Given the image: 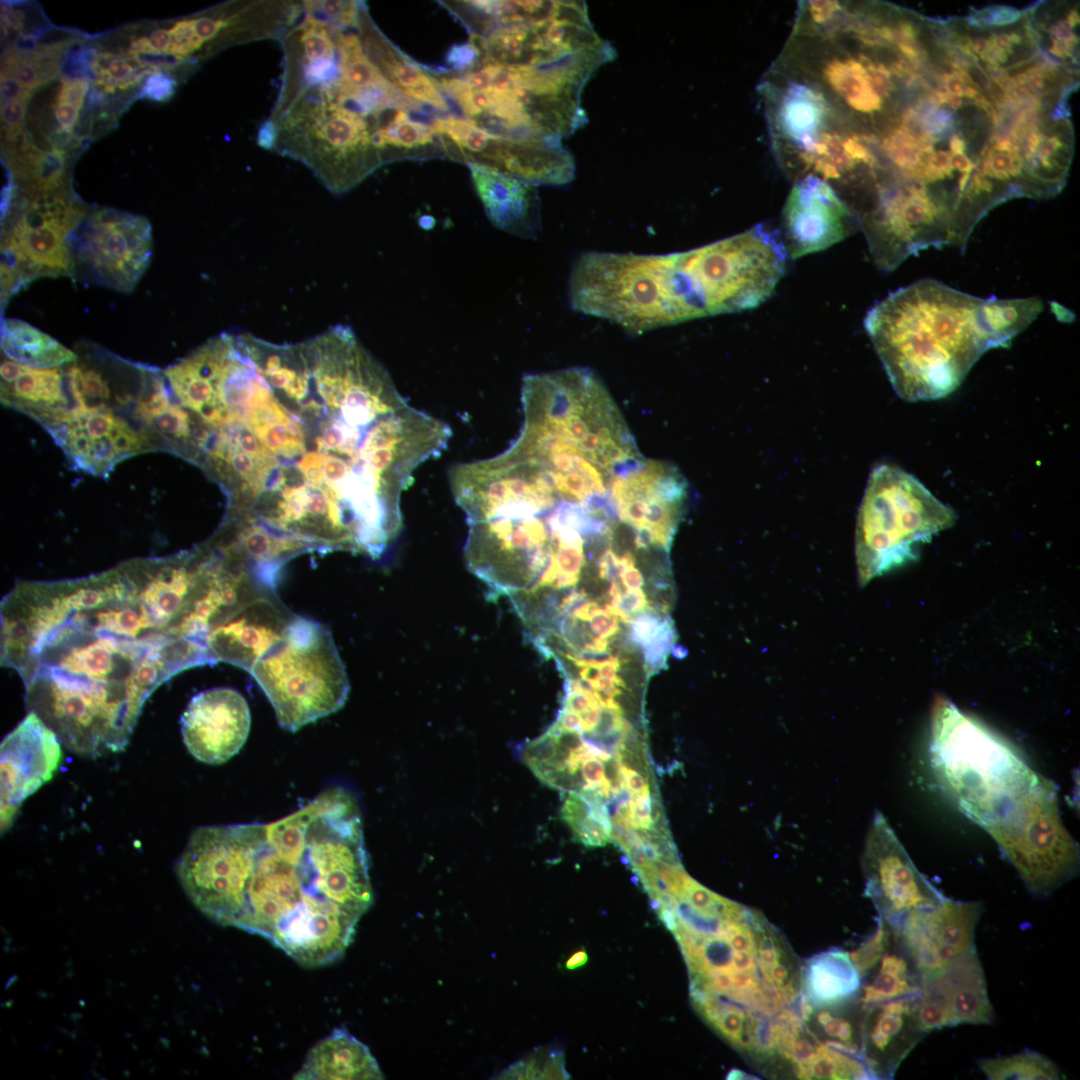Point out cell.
Masks as SVG:
<instances>
[{
	"label": "cell",
	"mask_w": 1080,
	"mask_h": 1080,
	"mask_svg": "<svg viewBox=\"0 0 1080 1080\" xmlns=\"http://www.w3.org/2000/svg\"><path fill=\"white\" fill-rule=\"evenodd\" d=\"M270 389L293 443L267 462L258 497L297 536L387 549L402 528L401 496L446 450L448 424L410 405L346 326L307 341L294 373Z\"/></svg>",
	"instance_id": "obj_1"
},
{
	"label": "cell",
	"mask_w": 1080,
	"mask_h": 1080,
	"mask_svg": "<svg viewBox=\"0 0 1080 1080\" xmlns=\"http://www.w3.org/2000/svg\"><path fill=\"white\" fill-rule=\"evenodd\" d=\"M14 667L29 711L65 747L94 758L123 750L151 693L188 664L173 648L61 626Z\"/></svg>",
	"instance_id": "obj_2"
},
{
	"label": "cell",
	"mask_w": 1080,
	"mask_h": 1080,
	"mask_svg": "<svg viewBox=\"0 0 1080 1080\" xmlns=\"http://www.w3.org/2000/svg\"><path fill=\"white\" fill-rule=\"evenodd\" d=\"M1042 309L1036 297L984 299L921 279L876 303L864 325L896 393L931 400L955 390L985 351L1010 343Z\"/></svg>",
	"instance_id": "obj_3"
},
{
	"label": "cell",
	"mask_w": 1080,
	"mask_h": 1080,
	"mask_svg": "<svg viewBox=\"0 0 1080 1080\" xmlns=\"http://www.w3.org/2000/svg\"><path fill=\"white\" fill-rule=\"evenodd\" d=\"M306 822L307 813H293L269 824H250L237 928L264 937L303 965L316 967L345 953L359 919L324 897Z\"/></svg>",
	"instance_id": "obj_4"
},
{
	"label": "cell",
	"mask_w": 1080,
	"mask_h": 1080,
	"mask_svg": "<svg viewBox=\"0 0 1080 1080\" xmlns=\"http://www.w3.org/2000/svg\"><path fill=\"white\" fill-rule=\"evenodd\" d=\"M339 68L307 82L282 76L268 119L277 129L274 151L306 165L333 193H344L384 165L374 140L385 109H366L339 81Z\"/></svg>",
	"instance_id": "obj_5"
},
{
	"label": "cell",
	"mask_w": 1080,
	"mask_h": 1080,
	"mask_svg": "<svg viewBox=\"0 0 1080 1080\" xmlns=\"http://www.w3.org/2000/svg\"><path fill=\"white\" fill-rule=\"evenodd\" d=\"M930 756L939 785L989 835L1026 812L1044 779L1002 737L943 697L932 707Z\"/></svg>",
	"instance_id": "obj_6"
},
{
	"label": "cell",
	"mask_w": 1080,
	"mask_h": 1080,
	"mask_svg": "<svg viewBox=\"0 0 1080 1080\" xmlns=\"http://www.w3.org/2000/svg\"><path fill=\"white\" fill-rule=\"evenodd\" d=\"M571 307L631 333L699 318L676 253L586 252L569 275Z\"/></svg>",
	"instance_id": "obj_7"
},
{
	"label": "cell",
	"mask_w": 1080,
	"mask_h": 1080,
	"mask_svg": "<svg viewBox=\"0 0 1080 1080\" xmlns=\"http://www.w3.org/2000/svg\"><path fill=\"white\" fill-rule=\"evenodd\" d=\"M953 509L899 467L870 474L858 512L855 555L859 584L918 558L920 547L951 527Z\"/></svg>",
	"instance_id": "obj_8"
},
{
	"label": "cell",
	"mask_w": 1080,
	"mask_h": 1080,
	"mask_svg": "<svg viewBox=\"0 0 1080 1080\" xmlns=\"http://www.w3.org/2000/svg\"><path fill=\"white\" fill-rule=\"evenodd\" d=\"M249 673L270 701L279 725L292 732L338 711L349 693L331 632L298 615Z\"/></svg>",
	"instance_id": "obj_9"
},
{
	"label": "cell",
	"mask_w": 1080,
	"mask_h": 1080,
	"mask_svg": "<svg viewBox=\"0 0 1080 1080\" xmlns=\"http://www.w3.org/2000/svg\"><path fill=\"white\" fill-rule=\"evenodd\" d=\"M676 254L702 317L760 305L783 276L788 256L779 231L761 223L735 236Z\"/></svg>",
	"instance_id": "obj_10"
},
{
	"label": "cell",
	"mask_w": 1080,
	"mask_h": 1080,
	"mask_svg": "<svg viewBox=\"0 0 1080 1080\" xmlns=\"http://www.w3.org/2000/svg\"><path fill=\"white\" fill-rule=\"evenodd\" d=\"M1 309L30 282L72 275L71 236L86 215L68 190L4 200Z\"/></svg>",
	"instance_id": "obj_11"
},
{
	"label": "cell",
	"mask_w": 1080,
	"mask_h": 1080,
	"mask_svg": "<svg viewBox=\"0 0 1080 1080\" xmlns=\"http://www.w3.org/2000/svg\"><path fill=\"white\" fill-rule=\"evenodd\" d=\"M153 252L149 222L101 208L87 212L71 236V278L122 293L132 292Z\"/></svg>",
	"instance_id": "obj_12"
},
{
	"label": "cell",
	"mask_w": 1080,
	"mask_h": 1080,
	"mask_svg": "<svg viewBox=\"0 0 1080 1080\" xmlns=\"http://www.w3.org/2000/svg\"><path fill=\"white\" fill-rule=\"evenodd\" d=\"M124 409L107 403L69 404L39 421L77 468L107 475L122 460L160 447ZM138 417V416H137Z\"/></svg>",
	"instance_id": "obj_13"
},
{
	"label": "cell",
	"mask_w": 1080,
	"mask_h": 1080,
	"mask_svg": "<svg viewBox=\"0 0 1080 1080\" xmlns=\"http://www.w3.org/2000/svg\"><path fill=\"white\" fill-rule=\"evenodd\" d=\"M866 893L881 919L898 923L945 896L918 871L882 813L876 812L862 857Z\"/></svg>",
	"instance_id": "obj_14"
},
{
	"label": "cell",
	"mask_w": 1080,
	"mask_h": 1080,
	"mask_svg": "<svg viewBox=\"0 0 1080 1080\" xmlns=\"http://www.w3.org/2000/svg\"><path fill=\"white\" fill-rule=\"evenodd\" d=\"M980 902L944 897L930 908L913 911L895 924L896 938L921 984L975 951Z\"/></svg>",
	"instance_id": "obj_15"
},
{
	"label": "cell",
	"mask_w": 1080,
	"mask_h": 1080,
	"mask_svg": "<svg viewBox=\"0 0 1080 1080\" xmlns=\"http://www.w3.org/2000/svg\"><path fill=\"white\" fill-rule=\"evenodd\" d=\"M296 614L279 599L275 588L257 584L209 629L206 644L214 662L250 672L284 634Z\"/></svg>",
	"instance_id": "obj_16"
},
{
	"label": "cell",
	"mask_w": 1080,
	"mask_h": 1080,
	"mask_svg": "<svg viewBox=\"0 0 1080 1080\" xmlns=\"http://www.w3.org/2000/svg\"><path fill=\"white\" fill-rule=\"evenodd\" d=\"M860 220L835 189L815 175L794 181L782 215V243L797 259L819 252L855 233Z\"/></svg>",
	"instance_id": "obj_17"
},
{
	"label": "cell",
	"mask_w": 1080,
	"mask_h": 1080,
	"mask_svg": "<svg viewBox=\"0 0 1080 1080\" xmlns=\"http://www.w3.org/2000/svg\"><path fill=\"white\" fill-rule=\"evenodd\" d=\"M61 741L34 712L1 742V828L12 823L21 803L52 779L62 759Z\"/></svg>",
	"instance_id": "obj_18"
},
{
	"label": "cell",
	"mask_w": 1080,
	"mask_h": 1080,
	"mask_svg": "<svg viewBox=\"0 0 1080 1080\" xmlns=\"http://www.w3.org/2000/svg\"><path fill=\"white\" fill-rule=\"evenodd\" d=\"M915 1012L927 1034L961 1024H992L994 1009L976 951L924 981L915 998Z\"/></svg>",
	"instance_id": "obj_19"
},
{
	"label": "cell",
	"mask_w": 1080,
	"mask_h": 1080,
	"mask_svg": "<svg viewBox=\"0 0 1080 1080\" xmlns=\"http://www.w3.org/2000/svg\"><path fill=\"white\" fill-rule=\"evenodd\" d=\"M250 724V710L243 695L232 688L217 687L190 700L181 717V733L191 755L215 765L241 749Z\"/></svg>",
	"instance_id": "obj_20"
},
{
	"label": "cell",
	"mask_w": 1080,
	"mask_h": 1080,
	"mask_svg": "<svg viewBox=\"0 0 1080 1080\" xmlns=\"http://www.w3.org/2000/svg\"><path fill=\"white\" fill-rule=\"evenodd\" d=\"M917 994L874 1004L862 1025V1053L872 1076L891 1077L927 1034L915 1012Z\"/></svg>",
	"instance_id": "obj_21"
},
{
	"label": "cell",
	"mask_w": 1080,
	"mask_h": 1080,
	"mask_svg": "<svg viewBox=\"0 0 1080 1080\" xmlns=\"http://www.w3.org/2000/svg\"><path fill=\"white\" fill-rule=\"evenodd\" d=\"M356 31L368 60L396 90L432 109L446 112L450 109L438 80L385 37L372 21L364 2L359 4Z\"/></svg>",
	"instance_id": "obj_22"
},
{
	"label": "cell",
	"mask_w": 1080,
	"mask_h": 1080,
	"mask_svg": "<svg viewBox=\"0 0 1080 1080\" xmlns=\"http://www.w3.org/2000/svg\"><path fill=\"white\" fill-rule=\"evenodd\" d=\"M468 166L489 221L509 234L537 237L541 231L537 185L479 165Z\"/></svg>",
	"instance_id": "obj_23"
},
{
	"label": "cell",
	"mask_w": 1080,
	"mask_h": 1080,
	"mask_svg": "<svg viewBox=\"0 0 1080 1080\" xmlns=\"http://www.w3.org/2000/svg\"><path fill=\"white\" fill-rule=\"evenodd\" d=\"M0 378L2 403L37 421L70 404L65 367L34 368L5 357Z\"/></svg>",
	"instance_id": "obj_24"
},
{
	"label": "cell",
	"mask_w": 1080,
	"mask_h": 1080,
	"mask_svg": "<svg viewBox=\"0 0 1080 1080\" xmlns=\"http://www.w3.org/2000/svg\"><path fill=\"white\" fill-rule=\"evenodd\" d=\"M294 1079H382L369 1048L344 1028H336L308 1052Z\"/></svg>",
	"instance_id": "obj_25"
},
{
	"label": "cell",
	"mask_w": 1080,
	"mask_h": 1080,
	"mask_svg": "<svg viewBox=\"0 0 1080 1080\" xmlns=\"http://www.w3.org/2000/svg\"><path fill=\"white\" fill-rule=\"evenodd\" d=\"M1 349L10 360L42 369L65 367L78 358L47 333L15 318L1 319Z\"/></svg>",
	"instance_id": "obj_26"
},
{
	"label": "cell",
	"mask_w": 1080,
	"mask_h": 1080,
	"mask_svg": "<svg viewBox=\"0 0 1080 1080\" xmlns=\"http://www.w3.org/2000/svg\"><path fill=\"white\" fill-rule=\"evenodd\" d=\"M806 1000L811 1005L841 1003L856 994L860 974L848 953L830 950L811 958L803 975Z\"/></svg>",
	"instance_id": "obj_27"
},
{
	"label": "cell",
	"mask_w": 1080,
	"mask_h": 1080,
	"mask_svg": "<svg viewBox=\"0 0 1080 1080\" xmlns=\"http://www.w3.org/2000/svg\"><path fill=\"white\" fill-rule=\"evenodd\" d=\"M903 954L884 953L878 972L864 987V1004L874 1005L920 992L921 980L906 954Z\"/></svg>",
	"instance_id": "obj_28"
},
{
	"label": "cell",
	"mask_w": 1080,
	"mask_h": 1080,
	"mask_svg": "<svg viewBox=\"0 0 1080 1080\" xmlns=\"http://www.w3.org/2000/svg\"><path fill=\"white\" fill-rule=\"evenodd\" d=\"M979 1069L991 1080H1056L1059 1067L1039 1052L1025 1050L1009 1056L980 1059Z\"/></svg>",
	"instance_id": "obj_29"
},
{
	"label": "cell",
	"mask_w": 1080,
	"mask_h": 1080,
	"mask_svg": "<svg viewBox=\"0 0 1080 1080\" xmlns=\"http://www.w3.org/2000/svg\"><path fill=\"white\" fill-rule=\"evenodd\" d=\"M865 1063L855 1054L832 1045H818L817 1053L798 1075L803 1079H867L870 1078Z\"/></svg>",
	"instance_id": "obj_30"
},
{
	"label": "cell",
	"mask_w": 1080,
	"mask_h": 1080,
	"mask_svg": "<svg viewBox=\"0 0 1080 1080\" xmlns=\"http://www.w3.org/2000/svg\"><path fill=\"white\" fill-rule=\"evenodd\" d=\"M541 1056L535 1055L527 1061H518L500 1074L504 1079H566L569 1078L564 1068V1057L561 1052H551L545 1055L540 1063Z\"/></svg>",
	"instance_id": "obj_31"
},
{
	"label": "cell",
	"mask_w": 1080,
	"mask_h": 1080,
	"mask_svg": "<svg viewBox=\"0 0 1080 1080\" xmlns=\"http://www.w3.org/2000/svg\"><path fill=\"white\" fill-rule=\"evenodd\" d=\"M889 936L887 921L881 919L875 933L849 954L860 976L868 973L880 961L889 944Z\"/></svg>",
	"instance_id": "obj_32"
},
{
	"label": "cell",
	"mask_w": 1080,
	"mask_h": 1080,
	"mask_svg": "<svg viewBox=\"0 0 1080 1080\" xmlns=\"http://www.w3.org/2000/svg\"><path fill=\"white\" fill-rule=\"evenodd\" d=\"M816 1020L824 1033L833 1038L834 1042H828L840 1050L851 1054L857 1053V1043L854 1040V1028L849 1020L835 1017L829 1011L822 1010Z\"/></svg>",
	"instance_id": "obj_33"
},
{
	"label": "cell",
	"mask_w": 1080,
	"mask_h": 1080,
	"mask_svg": "<svg viewBox=\"0 0 1080 1080\" xmlns=\"http://www.w3.org/2000/svg\"><path fill=\"white\" fill-rule=\"evenodd\" d=\"M675 638L672 621L666 617L656 635L644 646L645 664L650 671H656L662 667L667 654L673 647Z\"/></svg>",
	"instance_id": "obj_34"
},
{
	"label": "cell",
	"mask_w": 1080,
	"mask_h": 1080,
	"mask_svg": "<svg viewBox=\"0 0 1080 1080\" xmlns=\"http://www.w3.org/2000/svg\"><path fill=\"white\" fill-rule=\"evenodd\" d=\"M1024 13L1010 6L992 5L980 10H973L967 16L969 26L984 29L1005 26L1017 22Z\"/></svg>",
	"instance_id": "obj_35"
},
{
	"label": "cell",
	"mask_w": 1080,
	"mask_h": 1080,
	"mask_svg": "<svg viewBox=\"0 0 1080 1080\" xmlns=\"http://www.w3.org/2000/svg\"><path fill=\"white\" fill-rule=\"evenodd\" d=\"M576 838L586 846H604L611 840V830L595 820L590 814L571 827Z\"/></svg>",
	"instance_id": "obj_36"
},
{
	"label": "cell",
	"mask_w": 1080,
	"mask_h": 1080,
	"mask_svg": "<svg viewBox=\"0 0 1080 1080\" xmlns=\"http://www.w3.org/2000/svg\"><path fill=\"white\" fill-rule=\"evenodd\" d=\"M175 86L176 81L172 76L156 71L146 77L141 87V96L163 102L172 97Z\"/></svg>",
	"instance_id": "obj_37"
},
{
	"label": "cell",
	"mask_w": 1080,
	"mask_h": 1080,
	"mask_svg": "<svg viewBox=\"0 0 1080 1080\" xmlns=\"http://www.w3.org/2000/svg\"><path fill=\"white\" fill-rule=\"evenodd\" d=\"M664 618L645 612L631 622V638L638 645L645 646L658 632Z\"/></svg>",
	"instance_id": "obj_38"
},
{
	"label": "cell",
	"mask_w": 1080,
	"mask_h": 1080,
	"mask_svg": "<svg viewBox=\"0 0 1080 1080\" xmlns=\"http://www.w3.org/2000/svg\"><path fill=\"white\" fill-rule=\"evenodd\" d=\"M27 100L11 101L2 104L1 120L6 135L10 138L18 135L23 127Z\"/></svg>",
	"instance_id": "obj_39"
},
{
	"label": "cell",
	"mask_w": 1080,
	"mask_h": 1080,
	"mask_svg": "<svg viewBox=\"0 0 1080 1080\" xmlns=\"http://www.w3.org/2000/svg\"><path fill=\"white\" fill-rule=\"evenodd\" d=\"M589 811V804L580 794L568 792L567 798L561 809V817L570 827H572L586 818Z\"/></svg>",
	"instance_id": "obj_40"
},
{
	"label": "cell",
	"mask_w": 1080,
	"mask_h": 1080,
	"mask_svg": "<svg viewBox=\"0 0 1080 1080\" xmlns=\"http://www.w3.org/2000/svg\"><path fill=\"white\" fill-rule=\"evenodd\" d=\"M88 86L86 79H62L57 100L71 103L81 109Z\"/></svg>",
	"instance_id": "obj_41"
},
{
	"label": "cell",
	"mask_w": 1080,
	"mask_h": 1080,
	"mask_svg": "<svg viewBox=\"0 0 1080 1080\" xmlns=\"http://www.w3.org/2000/svg\"><path fill=\"white\" fill-rule=\"evenodd\" d=\"M618 618L600 608L589 620L590 629L597 637L609 639L619 630Z\"/></svg>",
	"instance_id": "obj_42"
},
{
	"label": "cell",
	"mask_w": 1080,
	"mask_h": 1080,
	"mask_svg": "<svg viewBox=\"0 0 1080 1080\" xmlns=\"http://www.w3.org/2000/svg\"><path fill=\"white\" fill-rule=\"evenodd\" d=\"M32 90L24 88L14 77L8 74L1 73V101L2 104L18 101L28 100L29 94Z\"/></svg>",
	"instance_id": "obj_43"
},
{
	"label": "cell",
	"mask_w": 1080,
	"mask_h": 1080,
	"mask_svg": "<svg viewBox=\"0 0 1080 1080\" xmlns=\"http://www.w3.org/2000/svg\"><path fill=\"white\" fill-rule=\"evenodd\" d=\"M648 606L645 593L641 588L626 590L616 606L626 615L638 613Z\"/></svg>",
	"instance_id": "obj_44"
},
{
	"label": "cell",
	"mask_w": 1080,
	"mask_h": 1080,
	"mask_svg": "<svg viewBox=\"0 0 1080 1080\" xmlns=\"http://www.w3.org/2000/svg\"><path fill=\"white\" fill-rule=\"evenodd\" d=\"M79 111L80 109L73 104L57 100L54 115L63 132L72 133Z\"/></svg>",
	"instance_id": "obj_45"
},
{
	"label": "cell",
	"mask_w": 1080,
	"mask_h": 1080,
	"mask_svg": "<svg viewBox=\"0 0 1080 1080\" xmlns=\"http://www.w3.org/2000/svg\"><path fill=\"white\" fill-rule=\"evenodd\" d=\"M146 38L147 54H167L171 46L169 29H155Z\"/></svg>",
	"instance_id": "obj_46"
},
{
	"label": "cell",
	"mask_w": 1080,
	"mask_h": 1080,
	"mask_svg": "<svg viewBox=\"0 0 1080 1080\" xmlns=\"http://www.w3.org/2000/svg\"><path fill=\"white\" fill-rule=\"evenodd\" d=\"M620 769L624 779L625 788L629 790L631 795H640L649 792L648 784L642 774L623 765H620Z\"/></svg>",
	"instance_id": "obj_47"
},
{
	"label": "cell",
	"mask_w": 1080,
	"mask_h": 1080,
	"mask_svg": "<svg viewBox=\"0 0 1080 1080\" xmlns=\"http://www.w3.org/2000/svg\"><path fill=\"white\" fill-rule=\"evenodd\" d=\"M276 141L277 129L270 119H266L259 127L257 143L263 149L274 150Z\"/></svg>",
	"instance_id": "obj_48"
},
{
	"label": "cell",
	"mask_w": 1080,
	"mask_h": 1080,
	"mask_svg": "<svg viewBox=\"0 0 1080 1080\" xmlns=\"http://www.w3.org/2000/svg\"><path fill=\"white\" fill-rule=\"evenodd\" d=\"M619 576L627 590L639 589L644 584L643 576L635 565L624 568Z\"/></svg>",
	"instance_id": "obj_49"
},
{
	"label": "cell",
	"mask_w": 1080,
	"mask_h": 1080,
	"mask_svg": "<svg viewBox=\"0 0 1080 1080\" xmlns=\"http://www.w3.org/2000/svg\"><path fill=\"white\" fill-rule=\"evenodd\" d=\"M578 715L580 717L582 735L583 732L591 733L596 729L600 722L602 716V707L600 706L596 708H591Z\"/></svg>",
	"instance_id": "obj_50"
},
{
	"label": "cell",
	"mask_w": 1080,
	"mask_h": 1080,
	"mask_svg": "<svg viewBox=\"0 0 1080 1080\" xmlns=\"http://www.w3.org/2000/svg\"><path fill=\"white\" fill-rule=\"evenodd\" d=\"M619 668L620 660L616 656H610L598 663L600 675L610 679H616L618 677L617 672Z\"/></svg>",
	"instance_id": "obj_51"
},
{
	"label": "cell",
	"mask_w": 1080,
	"mask_h": 1080,
	"mask_svg": "<svg viewBox=\"0 0 1080 1080\" xmlns=\"http://www.w3.org/2000/svg\"><path fill=\"white\" fill-rule=\"evenodd\" d=\"M600 609V606L595 601L583 602L576 607L570 614L580 621H589L590 618ZM568 615V614H567Z\"/></svg>",
	"instance_id": "obj_52"
},
{
	"label": "cell",
	"mask_w": 1080,
	"mask_h": 1080,
	"mask_svg": "<svg viewBox=\"0 0 1080 1080\" xmlns=\"http://www.w3.org/2000/svg\"><path fill=\"white\" fill-rule=\"evenodd\" d=\"M588 961V954L585 950H579L573 953L565 962V967L569 970L579 968L586 964Z\"/></svg>",
	"instance_id": "obj_53"
},
{
	"label": "cell",
	"mask_w": 1080,
	"mask_h": 1080,
	"mask_svg": "<svg viewBox=\"0 0 1080 1080\" xmlns=\"http://www.w3.org/2000/svg\"><path fill=\"white\" fill-rule=\"evenodd\" d=\"M745 1076H747L746 1073H743V1072H741L740 1070H737V1069H733V1070H731L729 1072V1074L727 1076V1079H745V1078H747Z\"/></svg>",
	"instance_id": "obj_54"
}]
</instances>
